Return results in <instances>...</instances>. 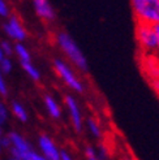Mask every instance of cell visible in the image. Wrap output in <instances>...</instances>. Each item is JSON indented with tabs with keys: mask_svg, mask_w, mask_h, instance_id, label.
<instances>
[{
	"mask_svg": "<svg viewBox=\"0 0 159 160\" xmlns=\"http://www.w3.org/2000/svg\"><path fill=\"white\" fill-rule=\"evenodd\" d=\"M134 18V34H136V41L138 44V51L150 53L156 48V37L154 25L146 20L133 16Z\"/></svg>",
	"mask_w": 159,
	"mask_h": 160,
	"instance_id": "6da1fadb",
	"label": "cell"
},
{
	"mask_svg": "<svg viewBox=\"0 0 159 160\" xmlns=\"http://www.w3.org/2000/svg\"><path fill=\"white\" fill-rule=\"evenodd\" d=\"M137 61L141 74L146 79L147 83L159 79V58L156 55L138 51Z\"/></svg>",
	"mask_w": 159,
	"mask_h": 160,
	"instance_id": "7a4b0ae2",
	"label": "cell"
},
{
	"mask_svg": "<svg viewBox=\"0 0 159 160\" xmlns=\"http://www.w3.org/2000/svg\"><path fill=\"white\" fill-rule=\"evenodd\" d=\"M133 16L146 20L151 23H159V2L158 0H133L131 2Z\"/></svg>",
	"mask_w": 159,
	"mask_h": 160,
	"instance_id": "3957f363",
	"label": "cell"
},
{
	"mask_svg": "<svg viewBox=\"0 0 159 160\" xmlns=\"http://www.w3.org/2000/svg\"><path fill=\"white\" fill-rule=\"evenodd\" d=\"M59 44L61 47V50L65 52V55L72 60L76 67L81 68V69H86V60L84 58L82 52L80 51V48L76 46V43L70 39V37L65 33L59 34Z\"/></svg>",
	"mask_w": 159,
	"mask_h": 160,
	"instance_id": "277c9868",
	"label": "cell"
},
{
	"mask_svg": "<svg viewBox=\"0 0 159 160\" xmlns=\"http://www.w3.org/2000/svg\"><path fill=\"white\" fill-rule=\"evenodd\" d=\"M54 65H55V70H56L58 73H59V76L67 82V85H69L72 89L77 90L78 92H82L84 91L82 85L77 81V78L73 76V73L69 70V68L65 65V64H63L60 60H55Z\"/></svg>",
	"mask_w": 159,
	"mask_h": 160,
	"instance_id": "5b68a950",
	"label": "cell"
},
{
	"mask_svg": "<svg viewBox=\"0 0 159 160\" xmlns=\"http://www.w3.org/2000/svg\"><path fill=\"white\" fill-rule=\"evenodd\" d=\"M4 29L8 33V35H11L14 39L22 41V39L26 38V33H25V30H23V28L20 23L17 17H11L9 22H8L7 25H4Z\"/></svg>",
	"mask_w": 159,
	"mask_h": 160,
	"instance_id": "8992f818",
	"label": "cell"
},
{
	"mask_svg": "<svg viewBox=\"0 0 159 160\" xmlns=\"http://www.w3.org/2000/svg\"><path fill=\"white\" fill-rule=\"evenodd\" d=\"M39 143H41V147H42L47 159L49 160H60V156H59L56 147L54 146V143L51 142V139L47 137V135H41Z\"/></svg>",
	"mask_w": 159,
	"mask_h": 160,
	"instance_id": "52a82bcc",
	"label": "cell"
},
{
	"mask_svg": "<svg viewBox=\"0 0 159 160\" xmlns=\"http://www.w3.org/2000/svg\"><path fill=\"white\" fill-rule=\"evenodd\" d=\"M34 7H35L37 14L39 17H42L43 20H54V17H55L54 9L47 2H44V0H35Z\"/></svg>",
	"mask_w": 159,
	"mask_h": 160,
	"instance_id": "ba28073f",
	"label": "cell"
},
{
	"mask_svg": "<svg viewBox=\"0 0 159 160\" xmlns=\"http://www.w3.org/2000/svg\"><path fill=\"white\" fill-rule=\"evenodd\" d=\"M65 103H67V106L69 107L70 115H72L74 129H76L77 132H80V130H81V116H80V112H78V108H77L76 102L73 100L72 97H65Z\"/></svg>",
	"mask_w": 159,
	"mask_h": 160,
	"instance_id": "9c48e42d",
	"label": "cell"
},
{
	"mask_svg": "<svg viewBox=\"0 0 159 160\" xmlns=\"http://www.w3.org/2000/svg\"><path fill=\"white\" fill-rule=\"evenodd\" d=\"M44 102H46L47 108H49V111H50V113H51L55 118H59V117H60V109H59V107H58L56 103L54 102V99L47 95V97L44 98Z\"/></svg>",
	"mask_w": 159,
	"mask_h": 160,
	"instance_id": "30bf717a",
	"label": "cell"
},
{
	"mask_svg": "<svg viewBox=\"0 0 159 160\" xmlns=\"http://www.w3.org/2000/svg\"><path fill=\"white\" fill-rule=\"evenodd\" d=\"M12 109H13V113L17 116L21 121H26V112H25V109H23L18 103H13L12 104Z\"/></svg>",
	"mask_w": 159,
	"mask_h": 160,
	"instance_id": "8fae6325",
	"label": "cell"
},
{
	"mask_svg": "<svg viewBox=\"0 0 159 160\" xmlns=\"http://www.w3.org/2000/svg\"><path fill=\"white\" fill-rule=\"evenodd\" d=\"M21 65H22V68L23 69H25L26 72H28V73L30 74V77L31 78H34V79H39V73H38V70L33 67V65H31V64L30 62H21Z\"/></svg>",
	"mask_w": 159,
	"mask_h": 160,
	"instance_id": "7c38bea8",
	"label": "cell"
},
{
	"mask_svg": "<svg viewBox=\"0 0 159 160\" xmlns=\"http://www.w3.org/2000/svg\"><path fill=\"white\" fill-rule=\"evenodd\" d=\"M16 52L18 53V56L21 58V60H22L23 62H29V61H30V55H29V52L25 50V47L21 46L20 43L16 46Z\"/></svg>",
	"mask_w": 159,
	"mask_h": 160,
	"instance_id": "4fadbf2b",
	"label": "cell"
},
{
	"mask_svg": "<svg viewBox=\"0 0 159 160\" xmlns=\"http://www.w3.org/2000/svg\"><path fill=\"white\" fill-rule=\"evenodd\" d=\"M21 160H46V159L42 158V156H39V155L35 154V152H33V151H29V152H26L25 155L22 156Z\"/></svg>",
	"mask_w": 159,
	"mask_h": 160,
	"instance_id": "5bb4252c",
	"label": "cell"
},
{
	"mask_svg": "<svg viewBox=\"0 0 159 160\" xmlns=\"http://www.w3.org/2000/svg\"><path fill=\"white\" fill-rule=\"evenodd\" d=\"M0 62H2V67H0V68H2V70L4 72V73H9V72H11V69H12L11 61L8 60V59H3V60L0 61Z\"/></svg>",
	"mask_w": 159,
	"mask_h": 160,
	"instance_id": "9a60e30c",
	"label": "cell"
},
{
	"mask_svg": "<svg viewBox=\"0 0 159 160\" xmlns=\"http://www.w3.org/2000/svg\"><path fill=\"white\" fill-rule=\"evenodd\" d=\"M149 86L151 87V90L154 91V94L156 95V98L159 99V79H155V81L149 82Z\"/></svg>",
	"mask_w": 159,
	"mask_h": 160,
	"instance_id": "2e32d148",
	"label": "cell"
},
{
	"mask_svg": "<svg viewBox=\"0 0 159 160\" xmlns=\"http://www.w3.org/2000/svg\"><path fill=\"white\" fill-rule=\"evenodd\" d=\"M7 118V109L3 106V103H0V124H4Z\"/></svg>",
	"mask_w": 159,
	"mask_h": 160,
	"instance_id": "e0dca14e",
	"label": "cell"
},
{
	"mask_svg": "<svg viewBox=\"0 0 159 160\" xmlns=\"http://www.w3.org/2000/svg\"><path fill=\"white\" fill-rule=\"evenodd\" d=\"M89 125H90V128H91V132L95 134V135H99L100 133H99V129H98V125L97 124H95V121H94V120H89Z\"/></svg>",
	"mask_w": 159,
	"mask_h": 160,
	"instance_id": "ac0fdd59",
	"label": "cell"
},
{
	"mask_svg": "<svg viewBox=\"0 0 159 160\" xmlns=\"http://www.w3.org/2000/svg\"><path fill=\"white\" fill-rule=\"evenodd\" d=\"M0 48H2V51H4L7 55H9V56H11V53H12V50H11L9 44H8L7 42H3V43H2V46H0Z\"/></svg>",
	"mask_w": 159,
	"mask_h": 160,
	"instance_id": "d6986e66",
	"label": "cell"
},
{
	"mask_svg": "<svg viewBox=\"0 0 159 160\" xmlns=\"http://www.w3.org/2000/svg\"><path fill=\"white\" fill-rule=\"evenodd\" d=\"M0 14L2 16H8V7L4 2L0 0Z\"/></svg>",
	"mask_w": 159,
	"mask_h": 160,
	"instance_id": "ffe728a7",
	"label": "cell"
},
{
	"mask_svg": "<svg viewBox=\"0 0 159 160\" xmlns=\"http://www.w3.org/2000/svg\"><path fill=\"white\" fill-rule=\"evenodd\" d=\"M0 94H2L3 97L7 95V87H5V83H4L3 78H2V74H0Z\"/></svg>",
	"mask_w": 159,
	"mask_h": 160,
	"instance_id": "44dd1931",
	"label": "cell"
},
{
	"mask_svg": "<svg viewBox=\"0 0 159 160\" xmlns=\"http://www.w3.org/2000/svg\"><path fill=\"white\" fill-rule=\"evenodd\" d=\"M154 30H155V37H156V48L159 50V23L154 25Z\"/></svg>",
	"mask_w": 159,
	"mask_h": 160,
	"instance_id": "7402d4cb",
	"label": "cell"
},
{
	"mask_svg": "<svg viewBox=\"0 0 159 160\" xmlns=\"http://www.w3.org/2000/svg\"><path fill=\"white\" fill-rule=\"evenodd\" d=\"M59 156H60V158H61L63 160H72V159H70V158H69V155H68V154H65V152H64V151H63V152H61V154H60Z\"/></svg>",
	"mask_w": 159,
	"mask_h": 160,
	"instance_id": "603a6c76",
	"label": "cell"
},
{
	"mask_svg": "<svg viewBox=\"0 0 159 160\" xmlns=\"http://www.w3.org/2000/svg\"><path fill=\"white\" fill-rule=\"evenodd\" d=\"M4 58H3V51H2V48H0V61H2Z\"/></svg>",
	"mask_w": 159,
	"mask_h": 160,
	"instance_id": "cb8c5ba5",
	"label": "cell"
},
{
	"mask_svg": "<svg viewBox=\"0 0 159 160\" xmlns=\"http://www.w3.org/2000/svg\"><path fill=\"white\" fill-rule=\"evenodd\" d=\"M89 160H95V158H90V159H89Z\"/></svg>",
	"mask_w": 159,
	"mask_h": 160,
	"instance_id": "d4e9b609",
	"label": "cell"
},
{
	"mask_svg": "<svg viewBox=\"0 0 159 160\" xmlns=\"http://www.w3.org/2000/svg\"><path fill=\"white\" fill-rule=\"evenodd\" d=\"M9 160H17V159H14V158H12V159H9Z\"/></svg>",
	"mask_w": 159,
	"mask_h": 160,
	"instance_id": "484cf974",
	"label": "cell"
}]
</instances>
